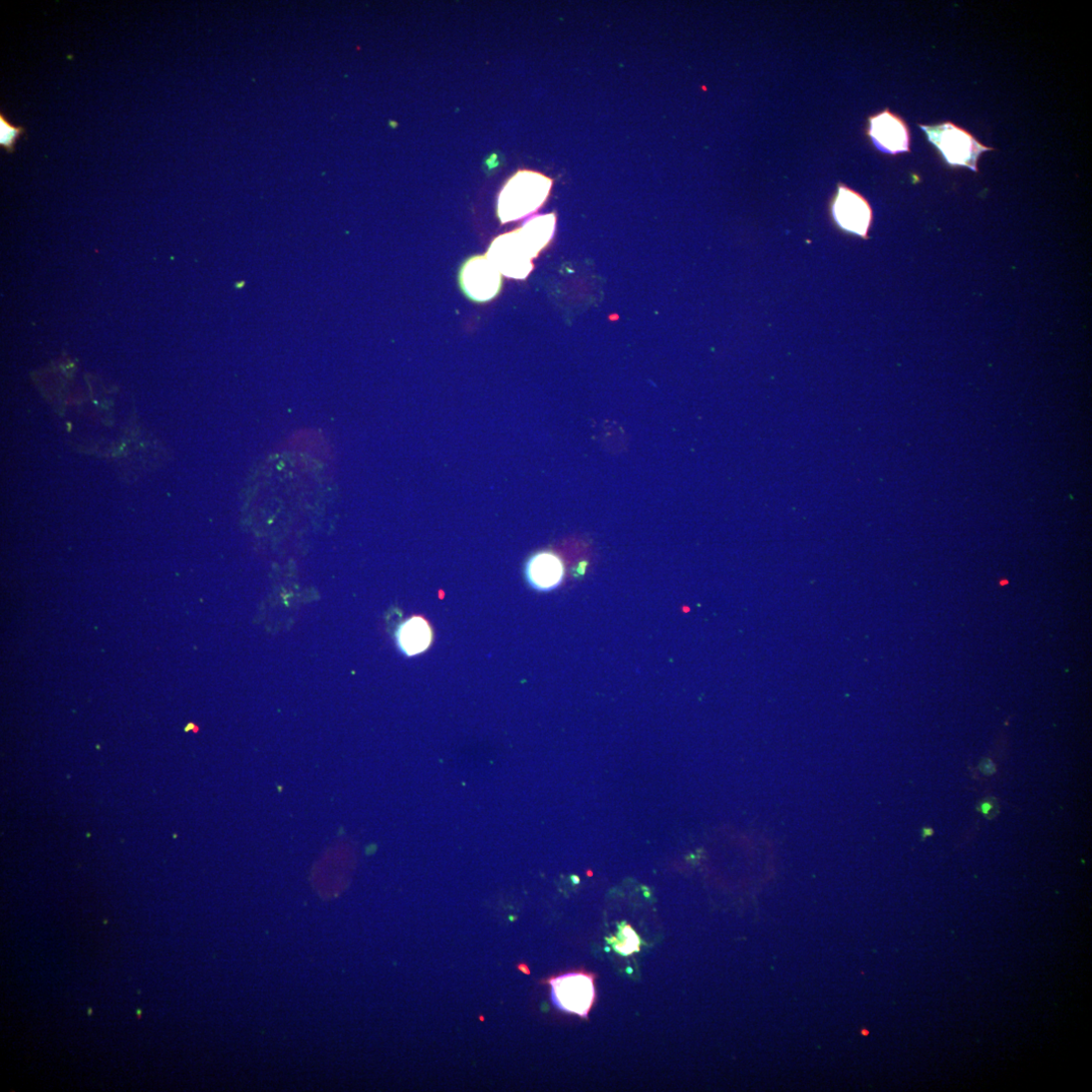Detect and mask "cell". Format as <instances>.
Wrapping results in <instances>:
<instances>
[{"mask_svg": "<svg viewBox=\"0 0 1092 1092\" xmlns=\"http://www.w3.org/2000/svg\"><path fill=\"white\" fill-rule=\"evenodd\" d=\"M25 134L26 129L24 127L13 125L3 113L0 114V146L8 153L15 152L18 140Z\"/></svg>", "mask_w": 1092, "mask_h": 1092, "instance_id": "7c38bea8", "label": "cell"}, {"mask_svg": "<svg viewBox=\"0 0 1092 1092\" xmlns=\"http://www.w3.org/2000/svg\"><path fill=\"white\" fill-rule=\"evenodd\" d=\"M459 284L470 300L485 303L501 292L502 275L486 255L473 256L461 267Z\"/></svg>", "mask_w": 1092, "mask_h": 1092, "instance_id": "5b68a950", "label": "cell"}, {"mask_svg": "<svg viewBox=\"0 0 1092 1092\" xmlns=\"http://www.w3.org/2000/svg\"><path fill=\"white\" fill-rule=\"evenodd\" d=\"M869 125V136L880 151L890 154L910 152V130L902 118L885 110L871 117Z\"/></svg>", "mask_w": 1092, "mask_h": 1092, "instance_id": "52a82bcc", "label": "cell"}, {"mask_svg": "<svg viewBox=\"0 0 1092 1092\" xmlns=\"http://www.w3.org/2000/svg\"><path fill=\"white\" fill-rule=\"evenodd\" d=\"M978 770L984 776H992L997 772L995 764L990 759H983L978 766Z\"/></svg>", "mask_w": 1092, "mask_h": 1092, "instance_id": "5bb4252c", "label": "cell"}, {"mask_svg": "<svg viewBox=\"0 0 1092 1092\" xmlns=\"http://www.w3.org/2000/svg\"><path fill=\"white\" fill-rule=\"evenodd\" d=\"M524 573L532 589L539 592H550L561 586L566 569L558 555L550 551H543L533 555L527 561Z\"/></svg>", "mask_w": 1092, "mask_h": 1092, "instance_id": "ba28073f", "label": "cell"}, {"mask_svg": "<svg viewBox=\"0 0 1092 1092\" xmlns=\"http://www.w3.org/2000/svg\"><path fill=\"white\" fill-rule=\"evenodd\" d=\"M595 977L585 972H571L549 980L552 1000L561 1010L587 1017L596 998Z\"/></svg>", "mask_w": 1092, "mask_h": 1092, "instance_id": "3957f363", "label": "cell"}, {"mask_svg": "<svg viewBox=\"0 0 1092 1092\" xmlns=\"http://www.w3.org/2000/svg\"><path fill=\"white\" fill-rule=\"evenodd\" d=\"M934 834H935V831L932 828H930V827L924 828L923 829V840H926L927 838L933 837Z\"/></svg>", "mask_w": 1092, "mask_h": 1092, "instance_id": "9a60e30c", "label": "cell"}, {"mask_svg": "<svg viewBox=\"0 0 1092 1092\" xmlns=\"http://www.w3.org/2000/svg\"><path fill=\"white\" fill-rule=\"evenodd\" d=\"M921 127L928 135L929 140L952 165L965 166L978 171L979 156L985 151L992 150L980 144L970 133L952 123Z\"/></svg>", "mask_w": 1092, "mask_h": 1092, "instance_id": "7a4b0ae2", "label": "cell"}, {"mask_svg": "<svg viewBox=\"0 0 1092 1092\" xmlns=\"http://www.w3.org/2000/svg\"><path fill=\"white\" fill-rule=\"evenodd\" d=\"M832 215L843 231L868 238L873 211L868 200L857 191L839 184L832 202Z\"/></svg>", "mask_w": 1092, "mask_h": 1092, "instance_id": "8992f818", "label": "cell"}, {"mask_svg": "<svg viewBox=\"0 0 1092 1092\" xmlns=\"http://www.w3.org/2000/svg\"><path fill=\"white\" fill-rule=\"evenodd\" d=\"M487 258L501 272L513 280H525L533 270V257L521 239L518 230L497 237L491 244Z\"/></svg>", "mask_w": 1092, "mask_h": 1092, "instance_id": "277c9868", "label": "cell"}, {"mask_svg": "<svg viewBox=\"0 0 1092 1092\" xmlns=\"http://www.w3.org/2000/svg\"><path fill=\"white\" fill-rule=\"evenodd\" d=\"M553 180L541 173L520 170L501 190L498 198V217L502 224L519 221L536 211L548 199Z\"/></svg>", "mask_w": 1092, "mask_h": 1092, "instance_id": "6da1fadb", "label": "cell"}, {"mask_svg": "<svg viewBox=\"0 0 1092 1092\" xmlns=\"http://www.w3.org/2000/svg\"><path fill=\"white\" fill-rule=\"evenodd\" d=\"M606 941L613 946V949L616 950L617 953L623 956H630L641 951V938L627 923H622L620 925L618 938H607Z\"/></svg>", "mask_w": 1092, "mask_h": 1092, "instance_id": "8fae6325", "label": "cell"}, {"mask_svg": "<svg viewBox=\"0 0 1092 1092\" xmlns=\"http://www.w3.org/2000/svg\"><path fill=\"white\" fill-rule=\"evenodd\" d=\"M979 813L984 815L988 821L995 818L1000 812L999 800L993 796H988L979 801L976 806Z\"/></svg>", "mask_w": 1092, "mask_h": 1092, "instance_id": "4fadbf2b", "label": "cell"}, {"mask_svg": "<svg viewBox=\"0 0 1092 1092\" xmlns=\"http://www.w3.org/2000/svg\"><path fill=\"white\" fill-rule=\"evenodd\" d=\"M398 648L406 657H415L426 652L433 642V631L428 621L415 616L404 622L396 632Z\"/></svg>", "mask_w": 1092, "mask_h": 1092, "instance_id": "9c48e42d", "label": "cell"}, {"mask_svg": "<svg viewBox=\"0 0 1092 1092\" xmlns=\"http://www.w3.org/2000/svg\"><path fill=\"white\" fill-rule=\"evenodd\" d=\"M556 225V215L548 214L532 217L517 229L533 259L551 243Z\"/></svg>", "mask_w": 1092, "mask_h": 1092, "instance_id": "30bf717a", "label": "cell"}, {"mask_svg": "<svg viewBox=\"0 0 1092 1092\" xmlns=\"http://www.w3.org/2000/svg\"><path fill=\"white\" fill-rule=\"evenodd\" d=\"M573 880H574V882H576V883H579V882H580V879H579L578 877H573Z\"/></svg>", "mask_w": 1092, "mask_h": 1092, "instance_id": "2e32d148", "label": "cell"}]
</instances>
